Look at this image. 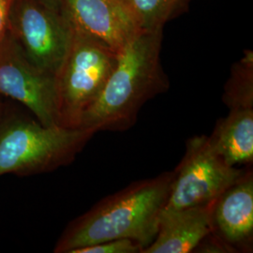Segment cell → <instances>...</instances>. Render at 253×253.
Segmentation results:
<instances>
[{"mask_svg": "<svg viewBox=\"0 0 253 253\" xmlns=\"http://www.w3.org/2000/svg\"><path fill=\"white\" fill-rule=\"evenodd\" d=\"M172 179L173 171L164 172L134 181L100 200L66 227L54 253H73L83 247L120 238L134 240L144 251L157 235Z\"/></svg>", "mask_w": 253, "mask_h": 253, "instance_id": "6da1fadb", "label": "cell"}, {"mask_svg": "<svg viewBox=\"0 0 253 253\" xmlns=\"http://www.w3.org/2000/svg\"><path fill=\"white\" fill-rule=\"evenodd\" d=\"M162 42L163 29L143 31L118 53L113 73L79 127L97 133L133 126L145 103L169 89L161 62Z\"/></svg>", "mask_w": 253, "mask_h": 253, "instance_id": "7a4b0ae2", "label": "cell"}, {"mask_svg": "<svg viewBox=\"0 0 253 253\" xmlns=\"http://www.w3.org/2000/svg\"><path fill=\"white\" fill-rule=\"evenodd\" d=\"M96 133L84 127L44 126L35 119L0 120V176L34 175L73 163Z\"/></svg>", "mask_w": 253, "mask_h": 253, "instance_id": "3957f363", "label": "cell"}, {"mask_svg": "<svg viewBox=\"0 0 253 253\" xmlns=\"http://www.w3.org/2000/svg\"><path fill=\"white\" fill-rule=\"evenodd\" d=\"M118 61V53L73 28L71 44L54 74L57 123L77 128L98 100Z\"/></svg>", "mask_w": 253, "mask_h": 253, "instance_id": "277c9868", "label": "cell"}, {"mask_svg": "<svg viewBox=\"0 0 253 253\" xmlns=\"http://www.w3.org/2000/svg\"><path fill=\"white\" fill-rule=\"evenodd\" d=\"M8 32L32 63L54 75L71 44L73 27L61 2L12 0Z\"/></svg>", "mask_w": 253, "mask_h": 253, "instance_id": "5b68a950", "label": "cell"}, {"mask_svg": "<svg viewBox=\"0 0 253 253\" xmlns=\"http://www.w3.org/2000/svg\"><path fill=\"white\" fill-rule=\"evenodd\" d=\"M246 170L227 164L208 136H193L187 141L185 154L173 170L172 189L164 209L214 203Z\"/></svg>", "mask_w": 253, "mask_h": 253, "instance_id": "8992f818", "label": "cell"}, {"mask_svg": "<svg viewBox=\"0 0 253 253\" xmlns=\"http://www.w3.org/2000/svg\"><path fill=\"white\" fill-rule=\"evenodd\" d=\"M0 96L23 104L42 125L59 126L54 75L32 63L8 30L0 42Z\"/></svg>", "mask_w": 253, "mask_h": 253, "instance_id": "52a82bcc", "label": "cell"}, {"mask_svg": "<svg viewBox=\"0 0 253 253\" xmlns=\"http://www.w3.org/2000/svg\"><path fill=\"white\" fill-rule=\"evenodd\" d=\"M61 6L75 30L117 53L143 32L126 0H61Z\"/></svg>", "mask_w": 253, "mask_h": 253, "instance_id": "ba28073f", "label": "cell"}, {"mask_svg": "<svg viewBox=\"0 0 253 253\" xmlns=\"http://www.w3.org/2000/svg\"><path fill=\"white\" fill-rule=\"evenodd\" d=\"M213 233L236 253H250L253 244V172L248 168L213 205Z\"/></svg>", "mask_w": 253, "mask_h": 253, "instance_id": "9c48e42d", "label": "cell"}, {"mask_svg": "<svg viewBox=\"0 0 253 253\" xmlns=\"http://www.w3.org/2000/svg\"><path fill=\"white\" fill-rule=\"evenodd\" d=\"M213 205L163 209L157 235L142 253H193L200 242L213 231Z\"/></svg>", "mask_w": 253, "mask_h": 253, "instance_id": "30bf717a", "label": "cell"}, {"mask_svg": "<svg viewBox=\"0 0 253 253\" xmlns=\"http://www.w3.org/2000/svg\"><path fill=\"white\" fill-rule=\"evenodd\" d=\"M209 141L230 166L252 165L253 162V108L232 109L219 118Z\"/></svg>", "mask_w": 253, "mask_h": 253, "instance_id": "8fae6325", "label": "cell"}, {"mask_svg": "<svg viewBox=\"0 0 253 253\" xmlns=\"http://www.w3.org/2000/svg\"><path fill=\"white\" fill-rule=\"evenodd\" d=\"M222 100L229 110L253 108V52L245 50L244 55L234 64L227 80Z\"/></svg>", "mask_w": 253, "mask_h": 253, "instance_id": "7c38bea8", "label": "cell"}, {"mask_svg": "<svg viewBox=\"0 0 253 253\" xmlns=\"http://www.w3.org/2000/svg\"><path fill=\"white\" fill-rule=\"evenodd\" d=\"M189 0H126L143 31L163 29Z\"/></svg>", "mask_w": 253, "mask_h": 253, "instance_id": "4fadbf2b", "label": "cell"}, {"mask_svg": "<svg viewBox=\"0 0 253 253\" xmlns=\"http://www.w3.org/2000/svg\"><path fill=\"white\" fill-rule=\"evenodd\" d=\"M142 251L141 245L134 240L120 238L83 247L73 253H142Z\"/></svg>", "mask_w": 253, "mask_h": 253, "instance_id": "5bb4252c", "label": "cell"}, {"mask_svg": "<svg viewBox=\"0 0 253 253\" xmlns=\"http://www.w3.org/2000/svg\"><path fill=\"white\" fill-rule=\"evenodd\" d=\"M196 253H236L235 249L227 244L220 237L215 235L213 232L208 234L194 250ZM193 252V253H194Z\"/></svg>", "mask_w": 253, "mask_h": 253, "instance_id": "9a60e30c", "label": "cell"}, {"mask_svg": "<svg viewBox=\"0 0 253 253\" xmlns=\"http://www.w3.org/2000/svg\"><path fill=\"white\" fill-rule=\"evenodd\" d=\"M12 0H0V42L8 30L9 9Z\"/></svg>", "mask_w": 253, "mask_h": 253, "instance_id": "2e32d148", "label": "cell"}, {"mask_svg": "<svg viewBox=\"0 0 253 253\" xmlns=\"http://www.w3.org/2000/svg\"><path fill=\"white\" fill-rule=\"evenodd\" d=\"M53 1H57V2H61V0H53Z\"/></svg>", "mask_w": 253, "mask_h": 253, "instance_id": "e0dca14e", "label": "cell"}, {"mask_svg": "<svg viewBox=\"0 0 253 253\" xmlns=\"http://www.w3.org/2000/svg\"><path fill=\"white\" fill-rule=\"evenodd\" d=\"M0 109H1V105H0Z\"/></svg>", "mask_w": 253, "mask_h": 253, "instance_id": "ac0fdd59", "label": "cell"}]
</instances>
